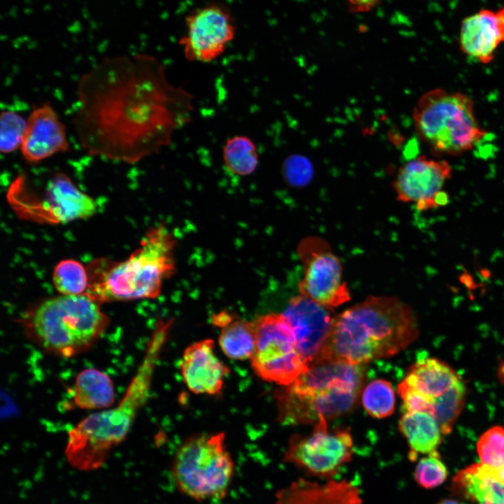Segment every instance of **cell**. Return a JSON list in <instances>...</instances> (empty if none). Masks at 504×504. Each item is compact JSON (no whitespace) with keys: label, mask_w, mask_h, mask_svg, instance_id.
<instances>
[{"label":"cell","mask_w":504,"mask_h":504,"mask_svg":"<svg viewBox=\"0 0 504 504\" xmlns=\"http://www.w3.org/2000/svg\"><path fill=\"white\" fill-rule=\"evenodd\" d=\"M451 176V167L446 160L420 155L399 167L392 185L398 201L426 211L448 202L443 188Z\"/></svg>","instance_id":"13"},{"label":"cell","mask_w":504,"mask_h":504,"mask_svg":"<svg viewBox=\"0 0 504 504\" xmlns=\"http://www.w3.org/2000/svg\"><path fill=\"white\" fill-rule=\"evenodd\" d=\"M75 404L81 409H103L114 402L111 379L97 369H86L77 376L74 387Z\"/></svg>","instance_id":"23"},{"label":"cell","mask_w":504,"mask_h":504,"mask_svg":"<svg viewBox=\"0 0 504 504\" xmlns=\"http://www.w3.org/2000/svg\"><path fill=\"white\" fill-rule=\"evenodd\" d=\"M362 403L365 411L373 417L390 416L395 407V394L391 384L384 379L373 380L363 392Z\"/></svg>","instance_id":"28"},{"label":"cell","mask_w":504,"mask_h":504,"mask_svg":"<svg viewBox=\"0 0 504 504\" xmlns=\"http://www.w3.org/2000/svg\"><path fill=\"white\" fill-rule=\"evenodd\" d=\"M175 244L165 226L151 228L129 258L104 270L85 293L100 304L157 298L164 280L174 274Z\"/></svg>","instance_id":"6"},{"label":"cell","mask_w":504,"mask_h":504,"mask_svg":"<svg viewBox=\"0 0 504 504\" xmlns=\"http://www.w3.org/2000/svg\"><path fill=\"white\" fill-rule=\"evenodd\" d=\"M297 253L304 270L300 295L331 309L350 300L341 262L325 239L307 237L298 245Z\"/></svg>","instance_id":"10"},{"label":"cell","mask_w":504,"mask_h":504,"mask_svg":"<svg viewBox=\"0 0 504 504\" xmlns=\"http://www.w3.org/2000/svg\"><path fill=\"white\" fill-rule=\"evenodd\" d=\"M404 380L435 400L461 379L448 364L438 358H425L416 360L410 368Z\"/></svg>","instance_id":"21"},{"label":"cell","mask_w":504,"mask_h":504,"mask_svg":"<svg viewBox=\"0 0 504 504\" xmlns=\"http://www.w3.org/2000/svg\"><path fill=\"white\" fill-rule=\"evenodd\" d=\"M40 205L43 216L57 223L89 218L97 211L95 201L63 172L54 173L48 180Z\"/></svg>","instance_id":"18"},{"label":"cell","mask_w":504,"mask_h":504,"mask_svg":"<svg viewBox=\"0 0 504 504\" xmlns=\"http://www.w3.org/2000/svg\"><path fill=\"white\" fill-rule=\"evenodd\" d=\"M360 365L316 360L306 371L276 393L279 420L286 424H316L350 412L363 387Z\"/></svg>","instance_id":"3"},{"label":"cell","mask_w":504,"mask_h":504,"mask_svg":"<svg viewBox=\"0 0 504 504\" xmlns=\"http://www.w3.org/2000/svg\"><path fill=\"white\" fill-rule=\"evenodd\" d=\"M275 504H362L359 490L346 480L325 484L298 479L275 494Z\"/></svg>","instance_id":"19"},{"label":"cell","mask_w":504,"mask_h":504,"mask_svg":"<svg viewBox=\"0 0 504 504\" xmlns=\"http://www.w3.org/2000/svg\"><path fill=\"white\" fill-rule=\"evenodd\" d=\"M353 452L348 431H329L328 422L321 421L311 434L291 437L284 459L309 474L330 478L351 461Z\"/></svg>","instance_id":"11"},{"label":"cell","mask_w":504,"mask_h":504,"mask_svg":"<svg viewBox=\"0 0 504 504\" xmlns=\"http://www.w3.org/2000/svg\"><path fill=\"white\" fill-rule=\"evenodd\" d=\"M415 132L437 154L458 155L469 151L486 135L475 115L473 100L442 88L424 94L413 111Z\"/></svg>","instance_id":"7"},{"label":"cell","mask_w":504,"mask_h":504,"mask_svg":"<svg viewBox=\"0 0 504 504\" xmlns=\"http://www.w3.org/2000/svg\"><path fill=\"white\" fill-rule=\"evenodd\" d=\"M109 318L86 293L61 295L40 303L24 318L27 335L45 351L69 358L89 349Z\"/></svg>","instance_id":"5"},{"label":"cell","mask_w":504,"mask_h":504,"mask_svg":"<svg viewBox=\"0 0 504 504\" xmlns=\"http://www.w3.org/2000/svg\"><path fill=\"white\" fill-rule=\"evenodd\" d=\"M27 128V120L19 113L3 111L0 116V150L8 154L20 148Z\"/></svg>","instance_id":"30"},{"label":"cell","mask_w":504,"mask_h":504,"mask_svg":"<svg viewBox=\"0 0 504 504\" xmlns=\"http://www.w3.org/2000/svg\"><path fill=\"white\" fill-rule=\"evenodd\" d=\"M418 335L409 304L397 297L369 296L335 315L329 337L316 360L364 364L393 356Z\"/></svg>","instance_id":"2"},{"label":"cell","mask_w":504,"mask_h":504,"mask_svg":"<svg viewBox=\"0 0 504 504\" xmlns=\"http://www.w3.org/2000/svg\"><path fill=\"white\" fill-rule=\"evenodd\" d=\"M465 386L460 380L450 390L434 400V416L442 433L449 434L453 428L465 403Z\"/></svg>","instance_id":"26"},{"label":"cell","mask_w":504,"mask_h":504,"mask_svg":"<svg viewBox=\"0 0 504 504\" xmlns=\"http://www.w3.org/2000/svg\"><path fill=\"white\" fill-rule=\"evenodd\" d=\"M20 148L24 160L30 164L69 151L66 127L49 102L36 106L31 111Z\"/></svg>","instance_id":"15"},{"label":"cell","mask_w":504,"mask_h":504,"mask_svg":"<svg viewBox=\"0 0 504 504\" xmlns=\"http://www.w3.org/2000/svg\"><path fill=\"white\" fill-rule=\"evenodd\" d=\"M52 281L62 295L85 293L89 284L83 265L71 259L63 260L57 263L52 273Z\"/></svg>","instance_id":"27"},{"label":"cell","mask_w":504,"mask_h":504,"mask_svg":"<svg viewBox=\"0 0 504 504\" xmlns=\"http://www.w3.org/2000/svg\"><path fill=\"white\" fill-rule=\"evenodd\" d=\"M504 43V7L481 10L463 20L459 34L461 51L467 56L488 64L499 45Z\"/></svg>","instance_id":"17"},{"label":"cell","mask_w":504,"mask_h":504,"mask_svg":"<svg viewBox=\"0 0 504 504\" xmlns=\"http://www.w3.org/2000/svg\"><path fill=\"white\" fill-rule=\"evenodd\" d=\"M234 471L223 432L186 438L175 452L171 470L177 489L198 502L223 499Z\"/></svg>","instance_id":"8"},{"label":"cell","mask_w":504,"mask_h":504,"mask_svg":"<svg viewBox=\"0 0 504 504\" xmlns=\"http://www.w3.org/2000/svg\"><path fill=\"white\" fill-rule=\"evenodd\" d=\"M452 487L477 504H504V469L482 463L470 465L454 477Z\"/></svg>","instance_id":"20"},{"label":"cell","mask_w":504,"mask_h":504,"mask_svg":"<svg viewBox=\"0 0 504 504\" xmlns=\"http://www.w3.org/2000/svg\"><path fill=\"white\" fill-rule=\"evenodd\" d=\"M76 95L73 123L81 148L129 164L169 146L195 110L194 96L145 53L104 58L80 77Z\"/></svg>","instance_id":"1"},{"label":"cell","mask_w":504,"mask_h":504,"mask_svg":"<svg viewBox=\"0 0 504 504\" xmlns=\"http://www.w3.org/2000/svg\"><path fill=\"white\" fill-rule=\"evenodd\" d=\"M437 504H463V503L456 501L455 500L444 499V500H440Z\"/></svg>","instance_id":"34"},{"label":"cell","mask_w":504,"mask_h":504,"mask_svg":"<svg viewBox=\"0 0 504 504\" xmlns=\"http://www.w3.org/2000/svg\"><path fill=\"white\" fill-rule=\"evenodd\" d=\"M214 340L191 344L184 351L180 370L188 388L196 394L218 393L229 370L216 356Z\"/></svg>","instance_id":"16"},{"label":"cell","mask_w":504,"mask_h":504,"mask_svg":"<svg viewBox=\"0 0 504 504\" xmlns=\"http://www.w3.org/2000/svg\"><path fill=\"white\" fill-rule=\"evenodd\" d=\"M352 12L365 13L374 8L380 0H346Z\"/></svg>","instance_id":"33"},{"label":"cell","mask_w":504,"mask_h":504,"mask_svg":"<svg viewBox=\"0 0 504 504\" xmlns=\"http://www.w3.org/2000/svg\"><path fill=\"white\" fill-rule=\"evenodd\" d=\"M222 158L225 168L239 176L251 175L259 164L257 146L246 135H234L227 139L223 147Z\"/></svg>","instance_id":"25"},{"label":"cell","mask_w":504,"mask_h":504,"mask_svg":"<svg viewBox=\"0 0 504 504\" xmlns=\"http://www.w3.org/2000/svg\"><path fill=\"white\" fill-rule=\"evenodd\" d=\"M398 392L402 400L404 413L426 412L434 414V400L410 386L405 380L399 384Z\"/></svg>","instance_id":"32"},{"label":"cell","mask_w":504,"mask_h":504,"mask_svg":"<svg viewBox=\"0 0 504 504\" xmlns=\"http://www.w3.org/2000/svg\"><path fill=\"white\" fill-rule=\"evenodd\" d=\"M283 314L295 332L300 354L311 363L329 337L335 316L332 309L299 295L290 298Z\"/></svg>","instance_id":"14"},{"label":"cell","mask_w":504,"mask_h":504,"mask_svg":"<svg viewBox=\"0 0 504 504\" xmlns=\"http://www.w3.org/2000/svg\"><path fill=\"white\" fill-rule=\"evenodd\" d=\"M219 346L228 358L234 360L251 359L255 348V330L253 321L235 319L220 328Z\"/></svg>","instance_id":"24"},{"label":"cell","mask_w":504,"mask_h":504,"mask_svg":"<svg viewBox=\"0 0 504 504\" xmlns=\"http://www.w3.org/2000/svg\"><path fill=\"white\" fill-rule=\"evenodd\" d=\"M399 429L414 455L417 453L428 454L436 451L441 442L442 433L440 425L429 412L404 413L399 421Z\"/></svg>","instance_id":"22"},{"label":"cell","mask_w":504,"mask_h":504,"mask_svg":"<svg viewBox=\"0 0 504 504\" xmlns=\"http://www.w3.org/2000/svg\"><path fill=\"white\" fill-rule=\"evenodd\" d=\"M447 477V470L437 450L422 458L415 468L416 482L426 489L438 486L445 481Z\"/></svg>","instance_id":"31"},{"label":"cell","mask_w":504,"mask_h":504,"mask_svg":"<svg viewBox=\"0 0 504 504\" xmlns=\"http://www.w3.org/2000/svg\"><path fill=\"white\" fill-rule=\"evenodd\" d=\"M501 370V372H502V374H503V376H504V364H503V365L502 366V368H501V370Z\"/></svg>","instance_id":"35"},{"label":"cell","mask_w":504,"mask_h":504,"mask_svg":"<svg viewBox=\"0 0 504 504\" xmlns=\"http://www.w3.org/2000/svg\"><path fill=\"white\" fill-rule=\"evenodd\" d=\"M165 335L155 330L146 356L118 405L88 416L69 432L65 455L74 468L83 471L99 468L112 448L126 438L147 399L154 364Z\"/></svg>","instance_id":"4"},{"label":"cell","mask_w":504,"mask_h":504,"mask_svg":"<svg viewBox=\"0 0 504 504\" xmlns=\"http://www.w3.org/2000/svg\"><path fill=\"white\" fill-rule=\"evenodd\" d=\"M233 16L225 6L211 3L186 18V34L179 39L186 59L208 63L219 57L234 39Z\"/></svg>","instance_id":"12"},{"label":"cell","mask_w":504,"mask_h":504,"mask_svg":"<svg viewBox=\"0 0 504 504\" xmlns=\"http://www.w3.org/2000/svg\"><path fill=\"white\" fill-rule=\"evenodd\" d=\"M477 451L482 463L504 469V427L489 428L479 438Z\"/></svg>","instance_id":"29"},{"label":"cell","mask_w":504,"mask_h":504,"mask_svg":"<svg viewBox=\"0 0 504 504\" xmlns=\"http://www.w3.org/2000/svg\"><path fill=\"white\" fill-rule=\"evenodd\" d=\"M253 323L256 341L250 359L253 371L265 381L290 384L309 365L298 349L292 327L283 314H267Z\"/></svg>","instance_id":"9"}]
</instances>
